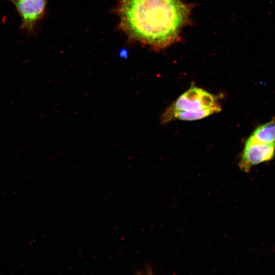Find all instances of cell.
Returning <instances> with one entry per match:
<instances>
[{
	"mask_svg": "<svg viewBox=\"0 0 275 275\" xmlns=\"http://www.w3.org/2000/svg\"><path fill=\"white\" fill-rule=\"evenodd\" d=\"M11 1H12L13 2H14L17 1L18 0H11Z\"/></svg>",
	"mask_w": 275,
	"mask_h": 275,
	"instance_id": "cell-7",
	"label": "cell"
},
{
	"mask_svg": "<svg viewBox=\"0 0 275 275\" xmlns=\"http://www.w3.org/2000/svg\"><path fill=\"white\" fill-rule=\"evenodd\" d=\"M218 97L192 85L180 95L163 113L170 114L176 111H198L211 107L217 104Z\"/></svg>",
	"mask_w": 275,
	"mask_h": 275,
	"instance_id": "cell-2",
	"label": "cell"
},
{
	"mask_svg": "<svg viewBox=\"0 0 275 275\" xmlns=\"http://www.w3.org/2000/svg\"><path fill=\"white\" fill-rule=\"evenodd\" d=\"M274 153V145L263 144L248 140L238 167L241 171L249 173L253 166L271 160Z\"/></svg>",
	"mask_w": 275,
	"mask_h": 275,
	"instance_id": "cell-3",
	"label": "cell"
},
{
	"mask_svg": "<svg viewBox=\"0 0 275 275\" xmlns=\"http://www.w3.org/2000/svg\"><path fill=\"white\" fill-rule=\"evenodd\" d=\"M48 0H18L14 2L15 7L22 19V27L32 31L42 16Z\"/></svg>",
	"mask_w": 275,
	"mask_h": 275,
	"instance_id": "cell-4",
	"label": "cell"
},
{
	"mask_svg": "<svg viewBox=\"0 0 275 275\" xmlns=\"http://www.w3.org/2000/svg\"><path fill=\"white\" fill-rule=\"evenodd\" d=\"M190 11L182 0H120L117 9L121 30L156 49L177 41L189 22Z\"/></svg>",
	"mask_w": 275,
	"mask_h": 275,
	"instance_id": "cell-1",
	"label": "cell"
},
{
	"mask_svg": "<svg viewBox=\"0 0 275 275\" xmlns=\"http://www.w3.org/2000/svg\"><path fill=\"white\" fill-rule=\"evenodd\" d=\"M221 106L218 103L211 107L198 111H176L170 114H163L161 116V124H167L172 121L180 120L193 121L200 120L221 111Z\"/></svg>",
	"mask_w": 275,
	"mask_h": 275,
	"instance_id": "cell-5",
	"label": "cell"
},
{
	"mask_svg": "<svg viewBox=\"0 0 275 275\" xmlns=\"http://www.w3.org/2000/svg\"><path fill=\"white\" fill-rule=\"evenodd\" d=\"M248 140L260 144L275 145V117L270 122L259 126Z\"/></svg>",
	"mask_w": 275,
	"mask_h": 275,
	"instance_id": "cell-6",
	"label": "cell"
}]
</instances>
